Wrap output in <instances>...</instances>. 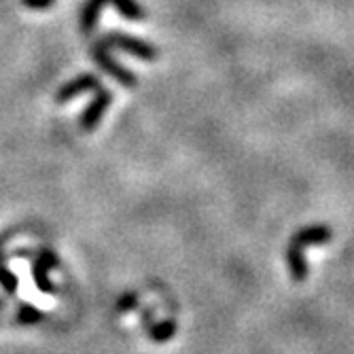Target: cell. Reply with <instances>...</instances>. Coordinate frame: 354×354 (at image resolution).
I'll return each instance as SVG.
<instances>
[{
	"instance_id": "1",
	"label": "cell",
	"mask_w": 354,
	"mask_h": 354,
	"mask_svg": "<svg viewBox=\"0 0 354 354\" xmlns=\"http://www.w3.org/2000/svg\"><path fill=\"white\" fill-rule=\"evenodd\" d=\"M333 238V232L327 225H310V227H304L299 230L293 238H291V244L299 246V248H306V246H323V244H329Z\"/></svg>"
},
{
	"instance_id": "2",
	"label": "cell",
	"mask_w": 354,
	"mask_h": 354,
	"mask_svg": "<svg viewBox=\"0 0 354 354\" xmlns=\"http://www.w3.org/2000/svg\"><path fill=\"white\" fill-rule=\"evenodd\" d=\"M284 261H286V268H288V274L295 282H306L308 276H310V266L306 261V257L301 252L299 246L295 244H288L286 252H284Z\"/></svg>"
},
{
	"instance_id": "3",
	"label": "cell",
	"mask_w": 354,
	"mask_h": 354,
	"mask_svg": "<svg viewBox=\"0 0 354 354\" xmlns=\"http://www.w3.org/2000/svg\"><path fill=\"white\" fill-rule=\"evenodd\" d=\"M106 45H115V47H121L123 51L132 53L136 57H142V59H153L157 57V51H153L151 45L142 43V41H136V39H130V37H119V35H113Z\"/></svg>"
},
{
	"instance_id": "4",
	"label": "cell",
	"mask_w": 354,
	"mask_h": 354,
	"mask_svg": "<svg viewBox=\"0 0 354 354\" xmlns=\"http://www.w3.org/2000/svg\"><path fill=\"white\" fill-rule=\"evenodd\" d=\"M93 57L95 59H98L100 64H102V66H104V71H109L115 79H119V81H123L125 85H134L136 83V79L130 75V73H127L123 66H119V64L113 59V57H109L106 53H102L100 49H95V53H93Z\"/></svg>"
},
{
	"instance_id": "5",
	"label": "cell",
	"mask_w": 354,
	"mask_h": 354,
	"mask_svg": "<svg viewBox=\"0 0 354 354\" xmlns=\"http://www.w3.org/2000/svg\"><path fill=\"white\" fill-rule=\"evenodd\" d=\"M176 320L174 318H168V320H164V323H159V325H155L153 329H149V335L155 339V342H168L170 337H174L176 335Z\"/></svg>"
},
{
	"instance_id": "6",
	"label": "cell",
	"mask_w": 354,
	"mask_h": 354,
	"mask_svg": "<svg viewBox=\"0 0 354 354\" xmlns=\"http://www.w3.org/2000/svg\"><path fill=\"white\" fill-rule=\"evenodd\" d=\"M113 3L117 5V9L132 21H140L145 17V11L134 3V0H113Z\"/></svg>"
},
{
	"instance_id": "7",
	"label": "cell",
	"mask_w": 354,
	"mask_h": 354,
	"mask_svg": "<svg viewBox=\"0 0 354 354\" xmlns=\"http://www.w3.org/2000/svg\"><path fill=\"white\" fill-rule=\"evenodd\" d=\"M49 3H51V0H26V5H28V7H39V9L47 7Z\"/></svg>"
}]
</instances>
